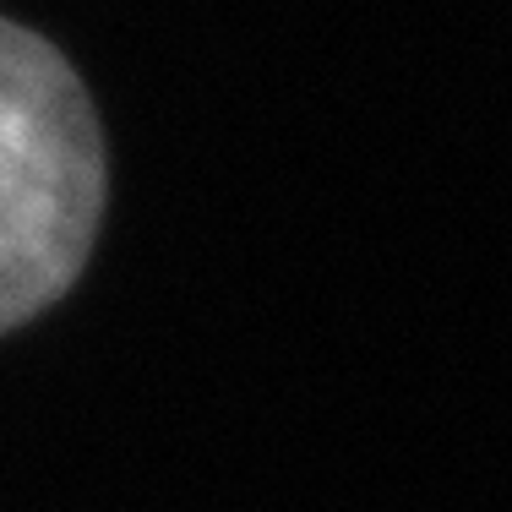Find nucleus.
Segmentation results:
<instances>
[{
    "label": "nucleus",
    "mask_w": 512,
    "mask_h": 512,
    "mask_svg": "<svg viewBox=\"0 0 512 512\" xmlns=\"http://www.w3.org/2000/svg\"><path fill=\"white\" fill-rule=\"evenodd\" d=\"M104 213V142L77 71L0 17V333L77 284Z\"/></svg>",
    "instance_id": "nucleus-1"
}]
</instances>
